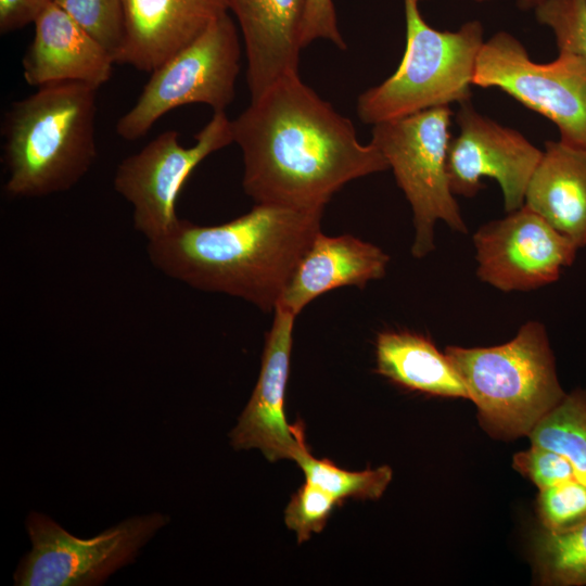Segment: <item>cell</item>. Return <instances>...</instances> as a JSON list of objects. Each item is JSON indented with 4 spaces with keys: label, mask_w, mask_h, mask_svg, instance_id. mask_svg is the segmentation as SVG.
<instances>
[{
    "label": "cell",
    "mask_w": 586,
    "mask_h": 586,
    "mask_svg": "<svg viewBox=\"0 0 586 586\" xmlns=\"http://www.w3.org/2000/svg\"><path fill=\"white\" fill-rule=\"evenodd\" d=\"M390 256L379 246L351 234L321 231L300 260L277 306L297 316L321 294L341 286L364 289L384 277Z\"/></svg>",
    "instance_id": "cell-17"
},
{
    "label": "cell",
    "mask_w": 586,
    "mask_h": 586,
    "mask_svg": "<svg viewBox=\"0 0 586 586\" xmlns=\"http://www.w3.org/2000/svg\"><path fill=\"white\" fill-rule=\"evenodd\" d=\"M537 514L544 530L560 533L586 522V485L577 479L539 489Z\"/></svg>",
    "instance_id": "cell-24"
},
{
    "label": "cell",
    "mask_w": 586,
    "mask_h": 586,
    "mask_svg": "<svg viewBox=\"0 0 586 586\" xmlns=\"http://www.w3.org/2000/svg\"><path fill=\"white\" fill-rule=\"evenodd\" d=\"M476 2H485V1H488V0H474Z\"/></svg>",
    "instance_id": "cell-31"
},
{
    "label": "cell",
    "mask_w": 586,
    "mask_h": 586,
    "mask_svg": "<svg viewBox=\"0 0 586 586\" xmlns=\"http://www.w3.org/2000/svg\"><path fill=\"white\" fill-rule=\"evenodd\" d=\"M534 10L537 22L552 30L559 50L586 58V0H543Z\"/></svg>",
    "instance_id": "cell-25"
},
{
    "label": "cell",
    "mask_w": 586,
    "mask_h": 586,
    "mask_svg": "<svg viewBox=\"0 0 586 586\" xmlns=\"http://www.w3.org/2000/svg\"><path fill=\"white\" fill-rule=\"evenodd\" d=\"M54 0H0V33L17 30L36 20Z\"/></svg>",
    "instance_id": "cell-29"
},
{
    "label": "cell",
    "mask_w": 586,
    "mask_h": 586,
    "mask_svg": "<svg viewBox=\"0 0 586 586\" xmlns=\"http://www.w3.org/2000/svg\"><path fill=\"white\" fill-rule=\"evenodd\" d=\"M295 317L276 306L256 386L230 433L235 449L258 448L269 461H295L306 445L302 422L290 425L284 412Z\"/></svg>",
    "instance_id": "cell-13"
},
{
    "label": "cell",
    "mask_w": 586,
    "mask_h": 586,
    "mask_svg": "<svg viewBox=\"0 0 586 586\" xmlns=\"http://www.w3.org/2000/svg\"><path fill=\"white\" fill-rule=\"evenodd\" d=\"M419 1L404 0L406 47L397 69L358 98L357 114L366 124L470 101L484 43L482 24L471 21L456 31L437 30L422 17Z\"/></svg>",
    "instance_id": "cell-5"
},
{
    "label": "cell",
    "mask_w": 586,
    "mask_h": 586,
    "mask_svg": "<svg viewBox=\"0 0 586 586\" xmlns=\"http://www.w3.org/2000/svg\"><path fill=\"white\" fill-rule=\"evenodd\" d=\"M295 461L303 470L306 482L332 495L341 505L348 498L378 499L392 480V469L383 466L352 472L341 469L329 459L315 458L305 445Z\"/></svg>",
    "instance_id": "cell-22"
},
{
    "label": "cell",
    "mask_w": 586,
    "mask_h": 586,
    "mask_svg": "<svg viewBox=\"0 0 586 586\" xmlns=\"http://www.w3.org/2000/svg\"><path fill=\"white\" fill-rule=\"evenodd\" d=\"M179 132L166 130L117 166L113 184L132 208L135 229L148 241L168 232L179 220L176 201L194 168L212 153L233 143L231 120L214 112L195 135L192 146H182Z\"/></svg>",
    "instance_id": "cell-10"
},
{
    "label": "cell",
    "mask_w": 586,
    "mask_h": 586,
    "mask_svg": "<svg viewBox=\"0 0 586 586\" xmlns=\"http://www.w3.org/2000/svg\"><path fill=\"white\" fill-rule=\"evenodd\" d=\"M524 205L577 247L586 245V149L547 141Z\"/></svg>",
    "instance_id": "cell-18"
},
{
    "label": "cell",
    "mask_w": 586,
    "mask_h": 586,
    "mask_svg": "<svg viewBox=\"0 0 586 586\" xmlns=\"http://www.w3.org/2000/svg\"><path fill=\"white\" fill-rule=\"evenodd\" d=\"M307 0H228L243 36L251 99L281 76L298 72Z\"/></svg>",
    "instance_id": "cell-16"
},
{
    "label": "cell",
    "mask_w": 586,
    "mask_h": 586,
    "mask_svg": "<svg viewBox=\"0 0 586 586\" xmlns=\"http://www.w3.org/2000/svg\"><path fill=\"white\" fill-rule=\"evenodd\" d=\"M512 467L532 481L538 489L576 479L574 469L566 458L536 445L517 453L513 456Z\"/></svg>",
    "instance_id": "cell-27"
},
{
    "label": "cell",
    "mask_w": 586,
    "mask_h": 586,
    "mask_svg": "<svg viewBox=\"0 0 586 586\" xmlns=\"http://www.w3.org/2000/svg\"><path fill=\"white\" fill-rule=\"evenodd\" d=\"M459 132L450 139L447 174L454 195L473 198L483 177L500 186L507 213L521 208L530 180L543 156L519 131L481 115L470 101L456 114Z\"/></svg>",
    "instance_id": "cell-12"
},
{
    "label": "cell",
    "mask_w": 586,
    "mask_h": 586,
    "mask_svg": "<svg viewBox=\"0 0 586 586\" xmlns=\"http://www.w3.org/2000/svg\"><path fill=\"white\" fill-rule=\"evenodd\" d=\"M323 206L255 204L228 222L180 219L148 241L152 265L194 289L243 298L275 310L300 260L321 231Z\"/></svg>",
    "instance_id": "cell-2"
},
{
    "label": "cell",
    "mask_w": 586,
    "mask_h": 586,
    "mask_svg": "<svg viewBox=\"0 0 586 586\" xmlns=\"http://www.w3.org/2000/svg\"><path fill=\"white\" fill-rule=\"evenodd\" d=\"M534 559L540 584L586 586V522L560 533L543 530Z\"/></svg>",
    "instance_id": "cell-21"
},
{
    "label": "cell",
    "mask_w": 586,
    "mask_h": 586,
    "mask_svg": "<svg viewBox=\"0 0 586 586\" xmlns=\"http://www.w3.org/2000/svg\"><path fill=\"white\" fill-rule=\"evenodd\" d=\"M375 358L378 373L402 387L433 396L469 399L446 354L425 335L407 330L380 332Z\"/></svg>",
    "instance_id": "cell-19"
},
{
    "label": "cell",
    "mask_w": 586,
    "mask_h": 586,
    "mask_svg": "<svg viewBox=\"0 0 586 586\" xmlns=\"http://www.w3.org/2000/svg\"><path fill=\"white\" fill-rule=\"evenodd\" d=\"M114 56L117 53L124 27L123 0H54Z\"/></svg>",
    "instance_id": "cell-23"
},
{
    "label": "cell",
    "mask_w": 586,
    "mask_h": 586,
    "mask_svg": "<svg viewBox=\"0 0 586 586\" xmlns=\"http://www.w3.org/2000/svg\"><path fill=\"white\" fill-rule=\"evenodd\" d=\"M228 10V0H123V39L115 63L151 73Z\"/></svg>",
    "instance_id": "cell-14"
},
{
    "label": "cell",
    "mask_w": 586,
    "mask_h": 586,
    "mask_svg": "<svg viewBox=\"0 0 586 586\" xmlns=\"http://www.w3.org/2000/svg\"><path fill=\"white\" fill-rule=\"evenodd\" d=\"M445 354L493 436L527 435L565 396L545 326L526 321L507 343L491 347L447 346Z\"/></svg>",
    "instance_id": "cell-4"
},
{
    "label": "cell",
    "mask_w": 586,
    "mask_h": 586,
    "mask_svg": "<svg viewBox=\"0 0 586 586\" xmlns=\"http://www.w3.org/2000/svg\"><path fill=\"white\" fill-rule=\"evenodd\" d=\"M472 241L477 277L502 292L555 282L578 249L526 205L482 225Z\"/></svg>",
    "instance_id": "cell-11"
},
{
    "label": "cell",
    "mask_w": 586,
    "mask_h": 586,
    "mask_svg": "<svg viewBox=\"0 0 586 586\" xmlns=\"http://www.w3.org/2000/svg\"><path fill=\"white\" fill-rule=\"evenodd\" d=\"M472 85L496 87L550 119L560 141L586 149V58L559 50L556 60L536 63L512 35L499 31L484 41Z\"/></svg>",
    "instance_id": "cell-8"
},
{
    "label": "cell",
    "mask_w": 586,
    "mask_h": 586,
    "mask_svg": "<svg viewBox=\"0 0 586 586\" xmlns=\"http://www.w3.org/2000/svg\"><path fill=\"white\" fill-rule=\"evenodd\" d=\"M34 24V38L22 60L26 84L75 81L99 89L110 80L113 54L54 2Z\"/></svg>",
    "instance_id": "cell-15"
},
{
    "label": "cell",
    "mask_w": 586,
    "mask_h": 586,
    "mask_svg": "<svg viewBox=\"0 0 586 586\" xmlns=\"http://www.w3.org/2000/svg\"><path fill=\"white\" fill-rule=\"evenodd\" d=\"M169 522L154 512L131 517L91 538L72 535L51 518L30 512L26 530L31 549L14 573L17 586L100 585L131 563L139 550Z\"/></svg>",
    "instance_id": "cell-9"
},
{
    "label": "cell",
    "mask_w": 586,
    "mask_h": 586,
    "mask_svg": "<svg viewBox=\"0 0 586 586\" xmlns=\"http://www.w3.org/2000/svg\"><path fill=\"white\" fill-rule=\"evenodd\" d=\"M243 155L242 186L256 204L326 206L347 182L388 169L352 122L288 73L231 120Z\"/></svg>",
    "instance_id": "cell-1"
},
{
    "label": "cell",
    "mask_w": 586,
    "mask_h": 586,
    "mask_svg": "<svg viewBox=\"0 0 586 586\" xmlns=\"http://www.w3.org/2000/svg\"><path fill=\"white\" fill-rule=\"evenodd\" d=\"M241 50L228 13L214 21L194 41L151 72L133 106L116 123L125 140L145 136L176 107L202 103L225 112L233 101Z\"/></svg>",
    "instance_id": "cell-7"
},
{
    "label": "cell",
    "mask_w": 586,
    "mask_h": 586,
    "mask_svg": "<svg viewBox=\"0 0 586 586\" xmlns=\"http://www.w3.org/2000/svg\"><path fill=\"white\" fill-rule=\"evenodd\" d=\"M532 445L566 458L575 477L586 485V391L565 394L528 434Z\"/></svg>",
    "instance_id": "cell-20"
},
{
    "label": "cell",
    "mask_w": 586,
    "mask_h": 586,
    "mask_svg": "<svg viewBox=\"0 0 586 586\" xmlns=\"http://www.w3.org/2000/svg\"><path fill=\"white\" fill-rule=\"evenodd\" d=\"M341 505L332 495L306 482L291 497L284 511L286 526L294 531L297 543L308 540L326 526L333 509Z\"/></svg>",
    "instance_id": "cell-26"
},
{
    "label": "cell",
    "mask_w": 586,
    "mask_h": 586,
    "mask_svg": "<svg viewBox=\"0 0 586 586\" xmlns=\"http://www.w3.org/2000/svg\"><path fill=\"white\" fill-rule=\"evenodd\" d=\"M97 91L81 82H54L11 103L1 125L7 194L64 192L89 171L97 157Z\"/></svg>",
    "instance_id": "cell-3"
},
{
    "label": "cell",
    "mask_w": 586,
    "mask_h": 586,
    "mask_svg": "<svg viewBox=\"0 0 586 586\" xmlns=\"http://www.w3.org/2000/svg\"><path fill=\"white\" fill-rule=\"evenodd\" d=\"M451 117L449 105H442L372 128L371 143L384 156L412 209L415 258H423L435 249L438 220L457 232H467L447 174Z\"/></svg>",
    "instance_id": "cell-6"
},
{
    "label": "cell",
    "mask_w": 586,
    "mask_h": 586,
    "mask_svg": "<svg viewBox=\"0 0 586 586\" xmlns=\"http://www.w3.org/2000/svg\"><path fill=\"white\" fill-rule=\"evenodd\" d=\"M543 0H518V4L521 9H534Z\"/></svg>",
    "instance_id": "cell-30"
},
{
    "label": "cell",
    "mask_w": 586,
    "mask_h": 586,
    "mask_svg": "<svg viewBox=\"0 0 586 586\" xmlns=\"http://www.w3.org/2000/svg\"><path fill=\"white\" fill-rule=\"evenodd\" d=\"M317 39H326L341 50L346 49L337 27L333 0H307L301 35L302 48Z\"/></svg>",
    "instance_id": "cell-28"
}]
</instances>
